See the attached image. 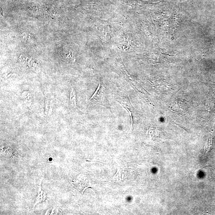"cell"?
Here are the masks:
<instances>
[{"instance_id": "30bf717a", "label": "cell", "mask_w": 215, "mask_h": 215, "mask_svg": "<svg viewBox=\"0 0 215 215\" xmlns=\"http://www.w3.org/2000/svg\"><path fill=\"white\" fill-rule=\"evenodd\" d=\"M87 161L88 162H98V163H104L105 164V163H103V162H100V161H89V160H87Z\"/></svg>"}, {"instance_id": "277c9868", "label": "cell", "mask_w": 215, "mask_h": 215, "mask_svg": "<svg viewBox=\"0 0 215 215\" xmlns=\"http://www.w3.org/2000/svg\"><path fill=\"white\" fill-rule=\"evenodd\" d=\"M1 155H3L6 158H11L14 154L13 150L10 147L6 148L4 147L1 148Z\"/></svg>"}, {"instance_id": "5b68a950", "label": "cell", "mask_w": 215, "mask_h": 215, "mask_svg": "<svg viewBox=\"0 0 215 215\" xmlns=\"http://www.w3.org/2000/svg\"><path fill=\"white\" fill-rule=\"evenodd\" d=\"M70 101L72 106L75 107L76 106V94L73 88H72V91L71 92Z\"/></svg>"}, {"instance_id": "ba28073f", "label": "cell", "mask_w": 215, "mask_h": 215, "mask_svg": "<svg viewBox=\"0 0 215 215\" xmlns=\"http://www.w3.org/2000/svg\"><path fill=\"white\" fill-rule=\"evenodd\" d=\"M120 105L123 108H124V109H126V110H127L128 111V113H129V114H130V118H131V128H130V130H129V131L128 132V134H129V133H130V131L131 130V129L132 128V125H133V119H132V113L130 111V110H128V109H127V108H125L123 106H122V105L121 104H120Z\"/></svg>"}, {"instance_id": "9c48e42d", "label": "cell", "mask_w": 215, "mask_h": 215, "mask_svg": "<svg viewBox=\"0 0 215 215\" xmlns=\"http://www.w3.org/2000/svg\"><path fill=\"white\" fill-rule=\"evenodd\" d=\"M53 100H51L50 101V103L49 110V112L47 117L50 116L51 114H52L53 112Z\"/></svg>"}, {"instance_id": "52a82bcc", "label": "cell", "mask_w": 215, "mask_h": 215, "mask_svg": "<svg viewBox=\"0 0 215 215\" xmlns=\"http://www.w3.org/2000/svg\"><path fill=\"white\" fill-rule=\"evenodd\" d=\"M51 100H50L49 98H46L45 101V114L46 117H47L49 110L50 103Z\"/></svg>"}, {"instance_id": "8992f818", "label": "cell", "mask_w": 215, "mask_h": 215, "mask_svg": "<svg viewBox=\"0 0 215 215\" xmlns=\"http://www.w3.org/2000/svg\"><path fill=\"white\" fill-rule=\"evenodd\" d=\"M212 133L211 132L208 136V140L206 143V146L205 150L207 151H209V149L211 147V144L212 143Z\"/></svg>"}, {"instance_id": "7a4b0ae2", "label": "cell", "mask_w": 215, "mask_h": 215, "mask_svg": "<svg viewBox=\"0 0 215 215\" xmlns=\"http://www.w3.org/2000/svg\"><path fill=\"white\" fill-rule=\"evenodd\" d=\"M41 183L42 181H41L40 183H39L38 195L37 197L36 200H35V204H34V208H35V206H36L38 204L44 201V200H45L46 199V194L42 189L41 186Z\"/></svg>"}, {"instance_id": "3957f363", "label": "cell", "mask_w": 215, "mask_h": 215, "mask_svg": "<svg viewBox=\"0 0 215 215\" xmlns=\"http://www.w3.org/2000/svg\"><path fill=\"white\" fill-rule=\"evenodd\" d=\"M20 60L21 64L24 68L27 69L34 68L35 63L30 59H29L28 58H25L24 57L21 58Z\"/></svg>"}, {"instance_id": "6da1fadb", "label": "cell", "mask_w": 215, "mask_h": 215, "mask_svg": "<svg viewBox=\"0 0 215 215\" xmlns=\"http://www.w3.org/2000/svg\"><path fill=\"white\" fill-rule=\"evenodd\" d=\"M24 105L27 108H30L32 102V96L29 92L24 91L21 96Z\"/></svg>"}]
</instances>
